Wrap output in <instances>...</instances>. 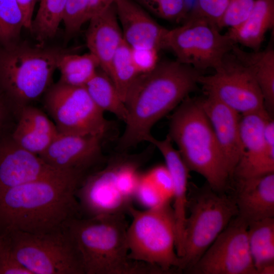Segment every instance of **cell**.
Wrapping results in <instances>:
<instances>
[{
    "mask_svg": "<svg viewBox=\"0 0 274 274\" xmlns=\"http://www.w3.org/2000/svg\"><path fill=\"white\" fill-rule=\"evenodd\" d=\"M82 181L65 173L0 191V233L48 232L82 217L76 196Z\"/></svg>",
    "mask_w": 274,
    "mask_h": 274,
    "instance_id": "1",
    "label": "cell"
},
{
    "mask_svg": "<svg viewBox=\"0 0 274 274\" xmlns=\"http://www.w3.org/2000/svg\"><path fill=\"white\" fill-rule=\"evenodd\" d=\"M202 72L176 59L159 60L139 75L125 100V126L117 147L125 150L152 135L153 126L194 91Z\"/></svg>",
    "mask_w": 274,
    "mask_h": 274,
    "instance_id": "2",
    "label": "cell"
},
{
    "mask_svg": "<svg viewBox=\"0 0 274 274\" xmlns=\"http://www.w3.org/2000/svg\"><path fill=\"white\" fill-rule=\"evenodd\" d=\"M126 215L69 221L68 230L80 252L85 274H158L153 267L131 259Z\"/></svg>",
    "mask_w": 274,
    "mask_h": 274,
    "instance_id": "3",
    "label": "cell"
},
{
    "mask_svg": "<svg viewBox=\"0 0 274 274\" xmlns=\"http://www.w3.org/2000/svg\"><path fill=\"white\" fill-rule=\"evenodd\" d=\"M74 48L26 41L0 46V91L14 115L44 95L61 57Z\"/></svg>",
    "mask_w": 274,
    "mask_h": 274,
    "instance_id": "4",
    "label": "cell"
},
{
    "mask_svg": "<svg viewBox=\"0 0 274 274\" xmlns=\"http://www.w3.org/2000/svg\"><path fill=\"white\" fill-rule=\"evenodd\" d=\"M168 134L190 171L202 176L215 191L226 192L232 180L201 97L184 99L176 108Z\"/></svg>",
    "mask_w": 274,
    "mask_h": 274,
    "instance_id": "5",
    "label": "cell"
},
{
    "mask_svg": "<svg viewBox=\"0 0 274 274\" xmlns=\"http://www.w3.org/2000/svg\"><path fill=\"white\" fill-rule=\"evenodd\" d=\"M183 254L180 271L187 272L231 221L238 215L234 196L189 183Z\"/></svg>",
    "mask_w": 274,
    "mask_h": 274,
    "instance_id": "6",
    "label": "cell"
},
{
    "mask_svg": "<svg viewBox=\"0 0 274 274\" xmlns=\"http://www.w3.org/2000/svg\"><path fill=\"white\" fill-rule=\"evenodd\" d=\"M171 202L140 210H128L131 222L127 230L129 258L147 264L160 273L180 271L176 252V226Z\"/></svg>",
    "mask_w": 274,
    "mask_h": 274,
    "instance_id": "7",
    "label": "cell"
},
{
    "mask_svg": "<svg viewBox=\"0 0 274 274\" xmlns=\"http://www.w3.org/2000/svg\"><path fill=\"white\" fill-rule=\"evenodd\" d=\"M13 252L30 274H85L79 250L65 226L48 232L7 233Z\"/></svg>",
    "mask_w": 274,
    "mask_h": 274,
    "instance_id": "8",
    "label": "cell"
},
{
    "mask_svg": "<svg viewBox=\"0 0 274 274\" xmlns=\"http://www.w3.org/2000/svg\"><path fill=\"white\" fill-rule=\"evenodd\" d=\"M220 30L213 22L190 11L180 25L168 29L164 49L170 50L177 60L197 70H215L235 44Z\"/></svg>",
    "mask_w": 274,
    "mask_h": 274,
    "instance_id": "9",
    "label": "cell"
},
{
    "mask_svg": "<svg viewBox=\"0 0 274 274\" xmlns=\"http://www.w3.org/2000/svg\"><path fill=\"white\" fill-rule=\"evenodd\" d=\"M44 105L58 132L104 138L109 128L104 113L94 103L84 86L58 81L44 94Z\"/></svg>",
    "mask_w": 274,
    "mask_h": 274,
    "instance_id": "10",
    "label": "cell"
},
{
    "mask_svg": "<svg viewBox=\"0 0 274 274\" xmlns=\"http://www.w3.org/2000/svg\"><path fill=\"white\" fill-rule=\"evenodd\" d=\"M214 70L212 75L202 74L199 77L198 84L204 94L215 98L240 115L266 110L253 72L232 50Z\"/></svg>",
    "mask_w": 274,
    "mask_h": 274,
    "instance_id": "11",
    "label": "cell"
},
{
    "mask_svg": "<svg viewBox=\"0 0 274 274\" xmlns=\"http://www.w3.org/2000/svg\"><path fill=\"white\" fill-rule=\"evenodd\" d=\"M248 223L233 218L187 272L193 274H257L250 253Z\"/></svg>",
    "mask_w": 274,
    "mask_h": 274,
    "instance_id": "12",
    "label": "cell"
},
{
    "mask_svg": "<svg viewBox=\"0 0 274 274\" xmlns=\"http://www.w3.org/2000/svg\"><path fill=\"white\" fill-rule=\"evenodd\" d=\"M76 196L84 218L126 215L133 206L119 185L116 156L104 167L86 176L78 187Z\"/></svg>",
    "mask_w": 274,
    "mask_h": 274,
    "instance_id": "13",
    "label": "cell"
},
{
    "mask_svg": "<svg viewBox=\"0 0 274 274\" xmlns=\"http://www.w3.org/2000/svg\"><path fill=\"white\" fill-rule=\"evenodd\" d=\"M269 118L266 110L240 115L242 154L233 174L236 183L274 173V143L265 142L263 136Z\"/></svg>",
    "mask_w": 274,
    "mask_h": 274,
    "instance_id": "14",
    "label": "cell"
},
{
    "mask_svg": "<svg viewBox=\"0 0 274 274\" xmlns=\"http://www.w3.org/2000/svg\"><path fill=\"white\" fill-rule=\"evenodd\" d=\"M102 138L58 132L39 156L53 168L84 179L101 161Z\"/></svg>",
    "mask_w": 274,
    "mask_h": 274,
    "instance_id": "15",
    "label": "cell"
},
{
    "mask_svg": "<svg viewBox=\"0 0 274 274\" xmlns=\"http://www.w3.org/2000/svg\"><path fill=\"white\" fill-rule=\"evenodd\" d=\"M65 173L22 148L13 140L11 133L0 132V191Z\"/></svg>",
    "mask_w": 274,
    "mask_h": 274,
    "instance_id": "16",
    "label": "cell"
},
{
    "mask_svg": "<svg viewBox=\"0 0 274 274\" xmlns=\"http://www.w3.org/2000/svg\"><path fill=\"white\" fill-rule=\"evenodd\" d=\"M114 6L124 42L131 48L164 49L168 29L158 24L134 0H115Z\"/></svg>",
    "mask_w": 274,
    "mask_h": 274,
    "instance_id": "17",
    "label": "cell"
},
{
    "mask_svg": "<svg viewBox=\"0 0 274 274\" xmlns=\"http://www.w3.org/2000/svg\"><path fill=\"white\" fill-rule=\"evenodd\" d=\"M204 95L201 97L203 109L233 178L242 154L240 115L215 98Z\"/></svg>",
    "mask_w": 274,
    "mask_h": 274,
    "instance_id": "18",
    "label": "cell"
},
{
    "mask_svg": "<svg viewBox=\"0 0 274 274\" xmlns=\"http://www.w3.org/2000/svg\"><path fill=\"white\" fill-rule=\"evenodd\" d=\"M88 21L86 41L89 52L96 58L99 67L108 75L113 58L124 42L114 4Z\"/></svg>",
    "mask_w": 274,
    "mask_h": 274,
    "instance_id": "19",
    "label": "cell"
},
{
    "mask_svg": "<svg viewBox=\"0 0 274 274\" xmlns=\"http://www.w3.org/2000/svg\"><path fill=\"white\" fill-rule=\"evenodd\" d=\"M238 216L248 223L274 218V173L236 183Z\"/></svg>",
    "mask_w": 274,
    "mask_h": 274,
    "instance_id": "20",
    "label": "cell"
},
{
    "mask_svg": "<svg viewBox=\"0 0 274 274\" xmlns=\"http://www.w3.org/2000/svg\"><path fill=\"white\" fill-rule=\"evenodd\" d=\"M274 27V0H255L247 18L227 32L236 44L253 51L260 50L267 32Z\"/></svg>",
    "mask_w": 274,
    "mask_h": 274,
    "instance_id": "21",
    "label": "cell"
},
{
    "mask_svg": "<svg viewBox=\"0 0 274 274\" xmlns=\"http://www.w3.org/2000/svg\"><path fill=\"white\" fill-rule=\"evenodd\" d=\"M234 53L253 72L261 91L265 108L270 112L274 109V48L270 42L265 49L247 52L235 44Z\"/></svg>",
    "mask_w": 274,
    "mask_h": 274,
    "instance_id": "22",
    "label": "cell"
},
{
    "mask_svg": "<svg viewBox=\"0 0 274 274\" xmlns=\"http://www.w3.org/2000/svg\"><path fill=\"white\" fill-rule=\"evenodd\" d=\"M250 253L257 274L266 266L274 264V218L248 223Z\"/></svg>",
    "mask_w": 274,
    "mask_h": 274,
    "instance_id": "23",
    "label": "cell"
},
{
    "mask_svg": "<svg viewBox=\"0 0 274 274\" xmlns=\"http://www.w3.org/2000/svg\"><path fill=\"white\" fill-rule=\"evenodd\" d=\"M84 87L92 101L101 111L113 114L125 121L127 112L125 102L109 76L99 67Z\"/></svg>",
    "mask_w": 274,
    "mask_h": 274,
    "instance_id": "24",
    "label": "cell"
},
{
    "mask_svg": "<svg viewBox=\"0 0 274 274\" xmlns=\"http://www.w3.org/2000/svg\"><path fill=\"white\" fill-rule=\"evenodd\" d=\"M99 68L96 58L90 52L78 54L75 52L63 55L58 62L59 81L74 86H85Z\"/></svg>",
    "mask_w": 274,
    "mask_h": 274,
    "instance_id": "25",
    "label": "cell"
},
{
    "mask_svg": "<svg viewBox=\"0 0 274 274\" xmlns=\"http://www.w3.org/2000/svg\"><path fill=\"white\" fill-rule=\"evenodd\" d=\"M40 6L29 30L40 45L56 36L67 0H39Z\"/></svg>",
    "mask_w": 274,
    "mask_h": 274,
    "instance_id": "26",
    "label": "cell"
},
{
    "mask_svg": "<svg viewBox=\"0 0 274 274\" xmlns=\"http://www.w3.org/2000/svg\"><path fill=\"white\" fill-rule=\"evenodd\" d=\"M139 75L132 61L130 48L124 41L113 58L108 76L124 102Z\"/></svg>",
    "mask_w": 274,
    "mask_h": 274,
    "instance_id": "27",
    "label": "cell"
},
{
    "mask_svg": "<svg viewBox=\"0 0 274 274\" xmlns=\"http://www.w3.org/2000/svg\"><path fill=\"white\" fill-rule=\"evenodd\" d=\"M23 28L24 16L17 0H0V46H7L20 41Z\"/></svg>",
    "mask_w": 274,
    "mask_h": 274,
    "instance_id": "28",
    "label": "cell"
},
{
    "mask_svg": "<svg viewBox=\"0 0 274 274\" xmlns=\"http://www.w3.org/2000/svg\"><path fill=\"white\" fill-rule=\"evenodd\" d=\"M147 12L169 22L182 24L191 9L189 0H134Z\"/></svg>",
    "mask_w": 274,
    "mask_h": 274,
    "instance_id": "29",
    "label": "cell"
},
{
    "mask_svg": "<svg viewBox=\"0 0 274 274\" xmlns=\"http://www.w3.org/2000/svg\"><path fill=\"white\" fill-rule=\"evenodd\" d=\"M11 136L22 148L39 156L46 150L55 138L40 132L19 118Z\"/></svg>",
    "mask_w": 274,
    "mask_h": 274,
    "instance_id": "30",
    "label": "cell"
},
{
    "mask_svg": "<svg viewBox=\"0 0 274 274\" xmlns=\"http://www.w3.org/2000/svg\"><path fill=\"white\" fill-rule=\"evenodd\" d=\"M89 0H67L62 21L64 26L65 40L67 41L88 21Z\"/></svg>",
    "mask_w": 274,
    "mask_h": 274,
    "instance_id": "31",
    "label": "cell"
},
{
    "mask_svg": "<svg viewBox=\"0 0 274 274\" xmlns=\"http://www.w3.org/2000/svg\"><path fill=\"white\" fill-rule=\"evenodd\" d=\"M134 199L146 209L155 208L171 202L164 197L146 173L141 175Z\"/></svg>",
    "mask_w": 274,
    "mask_h": 274,
    "instance_id": "32",
    "label": "cell"
},
{
    "mask_svg": "<svg viewBox=\"0 0 274 274\" xmlns=\"http://www.w3.org/2000/svg\"><path fill=\"white\" fill-rule=\"evenodd\" d=\"M17 117L43 134L55 137L58 133L54 123L41 110L32 105L22 108Z\"/></svg>",
    "mask_w": 274,
    "mask_h": 274,
    "instance_id": "33",
    "label": "cell"
},
{
    "mask_svg": "<svg viewBox=\"0 0 274 274\" xmlns=\"http://www.w3.org/2000/svg\"><path fill=\"white\" fill-rule=\"evenodd\" d=\"M255 0H229L227 9L218 26L231 28L242 23L251 12Z\"/></svg>",
    "mask_w": 274,
    "mask_h": 274,
    "instance_id": "34",
    "label": "cell"
},
{
    "mask_svg": "<svg viewBox=\"0 0 274 274\" xmlns=\"http://www.w3.org/2000/svg\"><path fill=\"white\" fill-rule=\"evenodd\" d=\"M0 274H30L15 257L7 233H0Z\"/></svg>",
    "mask_w": 274,
    "mask_h": 274,
    "instance_id": "35",
    "label": "cell"
},
{
    "mask_svg": "<svg viewBox=\"0 0 274 274\" xmlns=\"http://www.w3.org/2000/svg\"><path fill=\"white\" fill-rule=\"evenodd\" d=\"M130 48L132 62L140 75L153 70L159 61V51L156 48L148 47Z\"/></svg>",
    "mask_w": 274,
    "mask_h": 274,
    "instance_id": "36",
    "label": "cell"
},
{
    "mask_svg": "<svg viewBox=\"0 0 274 274\" xmlns=\"http://www.w3.org/2000/svg\"><path fill=\"white\" fill-rule=\"evenodd\" d=\"M228 2L229 0H196L195 6L191 11L209 19L218 27Z\"/></svg>",
    "mask_w": 274,
    "mask_h": 274,
    "instance_id": "37",
    "label": "cell"
},
{
    "mask_svg": "<svg viewBox=\"0 0 274 274\" xmlns=\"http://www.w3.org/2000/svg\"><path fill=\"white\" fill-rule=\"evenodd\" d=\"M164 197L169 201L173 198V183L165 165H158L146 173Z\"/></svg>",
    "mask_w": 274,
    "mask_h": 274,
    "instance_id": "38",
    "label": "cell"
},
{
    "mask_svg": "<svg viewBox=\"0 0 274 274\" xmlns=\"http://www.w3.org/2000/svg\"><path fill=\"white\" fill-rule=\"evenodd\" d=\"M12 114H13L9 104L0 91V132L7 131Z\"/></svg>",
    "mask_w": 274,
    "mask_h": 274,
    "instance_id": "39",
    "label": "cell"
},
{
    "mask_svg": "<svg viewBox=\"0 0 274 274\" xmlns=\"http://www.w3.org/2000/svg\"><path fill=\"white\" fill-rule=\"evenodd\" d=\"M20 5L24 16L25 28L30 29L33 10L37 0H17Z\"/></svg>",
    "mask_w": 274,
    "mask_h": 274,
    "instance_id": "40",
    "label": "cell"
},
{
    "mask_svg": "<svg viewBox=\"0 0 274 274\" xmlns=\"http://www.w3.org/2000/svg\"><path fill=\"white\" fill-rule=\"evenodd\" d=\"M114 1L115 0H89V20L93 16L101 13L112 5Z\"/></svg>",
    "mask_w": 274,
    "mask_h": 274,
    "instance_id": "41",
    "label": "cell"
},
{
    "mask_svg": "<svg viewBox=\"0 0 274 274\" xmlns=\"http://www.w3.org/2000/svg\"><path fill=\"white\" fill-rule=\"evenodd\" d=\"M38 1H39V0H37Z\"/></svg>",
    "mask_w": 274,
    "mask_h": 274,
    "instance_id": "42",
    "label": "cell"
}]
</instances>
